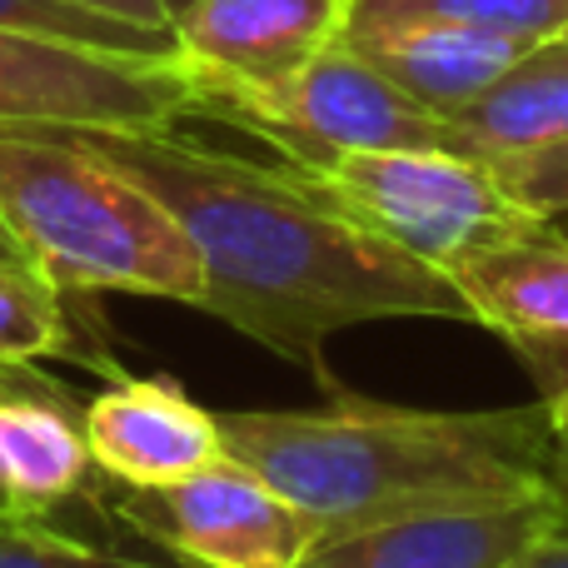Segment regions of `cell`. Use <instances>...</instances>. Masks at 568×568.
Segmentation results:
<instances>
[{
	"label": "cell",
	"mask_w": 568,
	"mask_h": 568,
	"mask_svg": "<svg viewBox=\"0 0 568 568\" xmlns=\"http://www.w3.org/2000/svg\"><path fill=\"white\" fill-rule=\"evenodd\" d=\"M509 568H568V529L549 534V539H539L529 554H519Z\"/></svg>",
	"instance_id": "21"
},
{
	"label": "cell",
	"mask_w": 568,
	"mask_h": 568,
	"mask_svg": "<svg viewBox=\"0 0 568 568\" xmlns=\"http://www.w3.org/2000/svg\"><path fill=\"white\" fill-rule=\"evenodd\" d=\"M200 115L255 130L294 165L349 150H454L449 120L409 100L344 40L280 90H200Z\"/></svg>",
	"instance_id": "5"
},
{
	"label": "cell",
	"mask_w": 568,
	"mask_h": 568,
	"mask_svg": "<svg viewBox=\"0 0 568 568\" xmlns=\"http://www.w3.org/2000/svg\"><path fill=\"white\" fill-rule=\"evenodd\" d=\"M75 135L180 220L205 275L200 310L310 374H324V344L349 324H474L449 275L320 205L284 160L260 165L205 150L175 125Z\"/></svg>",
	"instance_id": "1"
},
{
	"label": "cell",
	"mask_w": 568,
	"mask_h": 568,
	"mask_svg": "<svg viewBox=\"0 0 568 568\" xmlns=\"http://www.w3.org/2000/svg\"><path fill=\"white\" fill-rule=\"evenodd\" d=\"M50 359L105 364V354L80 344L65 290H55L26 255H0V369L36 374Z\"/></svg>",
	"instance_id": "15"
},
{
	"label": "cell",
	"mask_w": 568,
	"mask_h": 568,
	"mask_svg": "<svg viewBox=\"0 0 568 568\" xmlns=\"http://www.w3.org/2000/svg\"><path fill=\"white\" fill-rule=\"evenodd\" d=\"M379 20H444L509 40H549L568 30V0H349V26H379Z\"/></svg>",
	"instance_id": "16"
},
{
	"label": "cell",
	"mask_w": 568,
	"mask_h": 568,
	"mask_svg": "<svg viewBox=\"0 0 568 568\" xmlns=\"http://www.w3.org/2000/svg\"><path fill=\"white\" fill-rule=\"evenodd\" d=\"M344 45L359 50L379 75H389L409 100L449 120L464 110L489 80L504 75L524 40L489 36L469 26H444V20H379V26H349Z\"/></svg>",
	"instance_id": "13"
},
{
	"label": "cell",
	"mask_w": 568,
	"mask_h": 568,
	"mask_svg": "<svg viewBox=\"0 0 568 568\" xmlns=\"http://www.w3.org/2000/svg\"><path fill=\"white\" fill-rule=\"evenodd\" d=\"M559 225H564V230H568V220H559Z\"/></svg>",
	"instance_id": "25"
},
{
	"label": "cell",
	"mask_w": 568,
	"mask_h": 568,
	"mask_svg": "<svg viewBox=\"0 0 568 568\" xmlns=\"http://www.w3.org/2000/svg\"><path fill=\"white\" fill-rule=\"evenodd\" d=\"M160 6L170 10V26H175V16H180V10H190V6H195V0H160Z\"/></svg>",
	"instance_id": "23"
},
{
	"label": "cell",
	"mask_w": 568,
	"mask_h": 568,
	"mask_svg": "<svg viewBox=\"0 0 568 568\" xmlns=\"http://www.w3.org/2000/svg\"><path fill=\"white\" fill-rule=\"evenodd\" d=\"M489 170L524 210H534L544 220H568V135L529 150V155H509Z\"/></svg>",
	"instance_id": "19"
},
{
	"label": "cell",
	"mask_w": 568,
	"mask_h": 568,
	"mask_svg": "<svg viewBox=\"0 0 568 568\" xmlns=\"http://www.w3.org/2000/svg\"><path fill=\"white\" fill-rule=\"evenodd\" d=\"M80 424L95 469L125 489L190 479L230 454L220 414L195 404L170 374H150V379L120 374L105 394L85 404Z\"/></svg>",
	"instance_id": "11"
},
{
	"label": "cell",
	"mask_w": 568,
	"mask_h": 568,
	"mask_svg": "<svg viewBox=\"0 0 568 568\" xmlns=\"http://www.w3.org/2000/svg\"><path fill=\"white\" fill-rule=\"evenodd\" d=\"M115 489V519L175 554L180 568H300L320 544L314 524L275 484L230 454L190 479Z\"/></svg>",
	"instance_id": "7"
},
{
	"label": "cell",
	"mask_w": 568,
	"mask_h": 568,
	"mask_svg": "<svg viewBox=\"0 0 568 568\" xmlns=\"http://www.w3.org/2000/svg\"><path fill=\"white\" fill-rule=\"evenodd\" d=\"M0 30H26V36H50L95 50H125V55H180L175 30L135 26V20L105 16V10L75 6V0H0Z\"/></svg>",
	"instance_id": "17"
},
{
	"label": "cell",
	"mask_w": 568,
	"mask_h": 568,
	"mask_svg": "<svg viewBox=\"0 0 568 568\" xmlns=\"http://www.w3.org/2000/svg\"><path fill=\"white\" fill-rule=\"evenodd\" d=\"M349 0H195L175 45L195 90H280L344 36Z\"/></svg>",
	"instance_id": "10"
},
{
	"label": "cell",
	"mask_w": 568,
	"mask_h": 568,
	"mask_svg": "<svg viewBox=\"0 0 568 568\" xmlns=\"http://www.w3.org/2000/svg\"><path fill=\"white\" fill-rule=\"evenodd\" d=\"M449 280L469 300L474 324L499 334L529 369L559 439L568 489V230L539 220L509 245L474 255Z\"/></svg>",
	"instance_id": "8"
},
{
	"label": "cell",
	"mask_w": 568,
	"mask_h": 568,
	"mask_svg": "<svg viewBox=\"0 0 568 568\" xmlns=\"http://www.w3.org/2000/svg\"><path fill=\"white\" fill-rule=\"evenodd\" d=\"M284 165L320 205L439 275L544 220L524 210L484 160L459 150H349L320 165Z\"/></svg>",
	"instance_id": "4"
},
{
	"label": "cell",
	"mask_w": 568,
	"mask_h": 568,
	"mask_svg": "<svg viewBox=\"0 0 568 568\" xmlns=\"http://www.w3.org/2000/svg\"><path fill=\"white\" fill-rule=\"evenodd\" d=\"M75 6H95L105 16H120V20H135V26H155V30H175L170 26V10L160 0H75Z\"/></svg>",
	"instance_id": "20"
},
{
	"label": "cell",
	"mask_w": 568,
	"mask_h": 568,
	"mask_svg": "<svg viewBox=\"0 0 568 568\" xmlns=\"http://www.w3.org/2000/svg\"><path fill=\"white\" fill-rule=\"evenodd\" d=\"M220 434L230 459L275 484L320 539L564 489L559 439L539 399L529 409L454 414L334 394L314 409L220 414Z\"/></svg>",
	"instance_id": "2"
},
{
	"label": "cell",
	"mask_w": 568,
	"mask_h": 568,
	"mask_svg": "<svg viewBox=\"0 0 568 568\" xmlns=\"http://www.w3.org/2000/svg\"><path fill=\"white\" fill-rule=\"evenodd\" d=\"M85 404H70L55 379L0 389V509L20 519H55L95 489V459L80 424Z\"/></svg>",
	"instance_id": "12"
},
{
	"label": "cell",
	"mask_w": 568,
	"mask_h": 568,
	"mask_svg": "<svg viewBox=\"0 0 568 568\" xmlns=\"http://www.w3.org/2000/svg\"><path fill=\"white\" fill-rule=\"evenodd\" d=\"M0 255H20V250H16V240L6 235V225H0Z\"/></svg>",
	"instance_id": "24"
},
{
	"label": "cell",
	"mask_w": 568,
	"mask_h": 568,
	"mask_svg": "<svg viewBox=\"0 0 568 568\" xmlns=\"http://www.w3.org/2000/svg\"><path fill=\"white\" fill-rule=\"evenodd\" d=\"M190 115H200V90L180 55H125L0 30V125L155 130Z\"/></svg>",
	"instance_id": "6"
},
{
	"label": "cell",
	"mask_w": 568,
	"mask_h": 568,
	"mask_svg": "<svg viewBox=\"0 0 568 568\" xmlns=\"http://www.w3.org/2000/svg\"><path fill=\"white\" fill-rule=\"evenodd\" d=\"M454 150L484 165L529 155L568 135V30L534 40L504 65L499 80L449 115Z\"/></svg>",
	"instance_id": "14"
},
{
	"label": "cell",
	"mask_w": 568,
	"mask_h": 568,
	"mask_svg": "<svg viewBox=\"0 0 568 568\" xmlns=\"http://www.w3.org/2000/svg\"><path fill=\"white\" fill-rule=\"evenodd\" d=\"M0 225L65 294L200 310L205 275L180 220L65 125H0Z\"/></svg>",
	"instance_id": "3"
},
{
	"label": "cell",
	"mask_w": 568,
	"mask_h": 568,
	"mask_svg": "<svg viewBox=\"0 0 568 568\" xmlns=\"http://www.w3.org/2000/svg\"><path fill=\"white\" fill-rule=\"evenodd\" d=\"M26 379H40V369L36 374H6V369H0V389H6V384H26ZM0 514H10V509H0ZM16 519H20V514H16Z\"/></svg>",
	"instance_id": "22"
},
{
	"label": "cell",
	"mask_w": 568,
	"mask_h": 568,
	"mask_svg": "<svg viewBox=\"0 0 568 568\" xmlns=\"http://www.w3.org/2000/svg\"><path fill=\"white\" fill-rule=\"evenodd\" d=\"M0 568H165V564H145V559L95 549L85 539L60 534L50 519L0 514Z\"/></svg>",
	"instance_id": "18"
},
{
	"label": "cell",
	"mask_w": 568,
	"mask_h": 568,
	"mask_svg": "<svg viewBox=\"0 0 568 568\" xmlns=\"http://www.w3.org/2000/svg\"><path fill=\"white\" fill-rule=\"evenodd\" d=\"M559 529H568V489H549L499 504L404 514L320 539L300 568H509Z\"/></svg>",
	"instance_id": "9"
}]
</instances>
